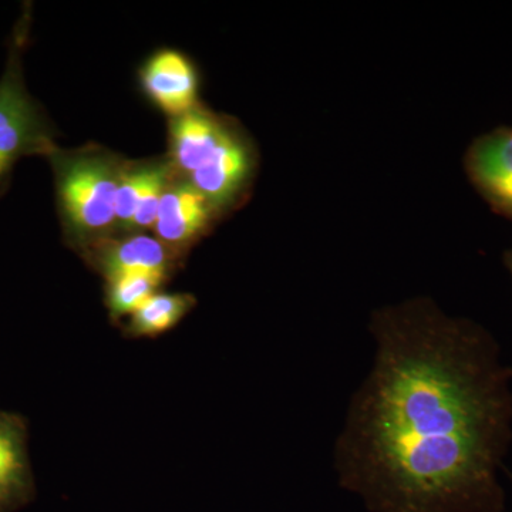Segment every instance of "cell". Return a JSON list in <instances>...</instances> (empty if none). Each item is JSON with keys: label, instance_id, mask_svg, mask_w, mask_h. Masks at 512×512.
Masks as SVG:
<instances>
[{"label": "cell", "instance_id": "5bb4252c", "mask_svg": "<svg viewBox=\"0 0 512 512\" xmlns=\"http://www.w3.org/2000/svg\"><path fill=\"white\" fill-rule=\"evenodd\" d=\"M505 265H507V268L510 269V272L512 274V249L511 251H508L507 254L504 256Z\"/></svg>", "mask_w": 512, "mask_h": 512}, {"label": "cell", "instance_id": "30bf717a", "mask_svg": "<svg viewBox=\"0 0 512 512\" xmlns=\"http://www.w3.org/2000/svg\"><path fill=\"white\" fill-rule=\"evenodd\" d=\"M194 305L184 293L157 292L131 315L130 330L134 336H157L173 329Z\"/></svg>", "mask_w": 512, "mask_h": 512}, {"label": "cell", "instance_id": "52a82bcc", "mask_svg": "<svg viewBox=\"0 0 512 512\" xmlns=\"http://www.w3.org/2000/svg\"><path fill=\"white\" fill-rule=\"evenodd\" d=\"M232 131L224 121L197 107L183 116L174 117L171 123V164L190 177L214 157Z\"/></svg>", "mask_w": 512, "mask_h": 512}, {"label": "cell", "instance_id": "277c9868", "mask_svg": "<svg viewBox=\"0 0 512 512\" xmlns=\"http://www.w3.org/2000/svg\"><path fill=\"white\" fill-rule=\"evenodd\" d=\"M252 153L237 131L225 140L207 164L190 175V183L207 198L214 210L228 207L247 188Z\"/></svg>", "mask_w": 512, "mask_h": 512}, {"label": "cell", "instance_id": "7a4b0ae2", "mask_svg": "<svg viewBox=\"0 0 512 512\" xmlns=\"http://www.w3.org/2000/svg\"><path fill=\"white\" fill-rule=\"evenodd\" d=\"M123 165L109 154L77 153L64 158L59 194L67 225L77 241L97 244L116 228V195Z\"/></svg>", "mask_w": 512, "mask_h": 512}, {"label": "cell", "instance_id": "9a60e30c", "mask_svg": "<svg viewBox=\"0 0 512 512\" xmlns=\"http://www.w3.org/2000/svg\"><path fill=\"white\" fill-rule=\"evenodd\" d=\"M504 471H505V473L508 474V477H510V480L512 481V473H511V471H508L507 468H505Z\"/></svg>", "mask_w": 512, "mask_h": 512}, {"label": "cell", "instance_id": "3957f363", "mask_svg": "<svg viewBox=\"0 0 512 512\" xmlns=\"http://www.w3.org/2000/svg\"><path fill=\"white\" fill-rule=\"evenodd\" d=\"M466 167L488 204L512 221V128H497L474 141Z\"/></svg>", "mask_w": 512, "mask_h": 512}, {"label": "cell", "instance_id": "8992f818", "mask_svg": "<svg viewBox=\"0 0 512 512\" xmlns=\"http://www.w3.org/2000/svg\"><path fill=\"white\" fill-rule=\"evenodd\" d=\"M141 82L151 100L170 116L195 109L198 79L190 60L174 50L151 57L141 72Z\"/></svg>", "mask_w": 512, "mask_h": 512}, {"label": "cell", "instance_id": "8fae6325", "mask_svg": "<svg viewBox=\"0 0 512 512\" xmlns=\"http://www.w3.org/2000/svg\"><path fill=\"white\" fill-rule=\"evenodd\" d=\"M165 276L156 274H128L109 279V302L111 315H133L134 312L147 302L158 286L163 284Z\"/></svg>", "mask_w": 512, "mask_h": 512}, {"label": "cell", "instance_id": "9c48e42d", "mask_svg": "<svg viewBox=\"0 0 512 512\" xmlns=\"http://www.w3.org/2000/svg\"><path fill=\"white\" fill-rule=\"evenodd\" d=\"M97 259L107 279L128 274L167 276L173 262V249L158 238L133 234L104 244Z\"/></svg>", "mask_w": 512, "mask_h": 512}, {"label": "cell", "instance_id": "5b68a950", "mask_svg": "<svg viewBox=\"0 0 512 512\" xmlns=\"http://www.w3.org/2000/svg\"><path fill=\"white\" fill-rule=\"evenodd\" d=\"M214 212V207L190 181L170 183L161 197L154 231L164 245L175 251L200 237Z\"/></svg>", "mask_w": 512, "mask_h": 512}, {"label": "cell", "instance_id": "4fadbf2b", "mask_svg": "<svg viewBox=\"0 0 512 512\" xmlns=\"http://www.w3.org/2000/svg\"><path fill=\"white\" fill-rule=\"evenodd\" d=\"M22 473V457L15 434L0 426V495L18 483Z\"/></svg>", "mask_w": 512, "mask_h": 512}, {"label": "cell", "instance_id": "ba28073f", "mask_svg": "<svg viewBox=\"0 0 512 512\" xmlns=\"http://www.w3.org/2000/svg\"><path fill=\"white\" fill-rule=\"evenodd\" d=\"M39 123L29 97L12 77L0 83V178L36 144Z\"/></svg>", "mask_w": 512, "mask_h": 512}, {"label": "cell", "instance_id": "6da1fadb", "mask_svg": "<svg viewBox=\"0 0 512 512\" xmlns=\"http://www.w3.org/2000/svg\"><path fill=\"white\" fill-rule=\"evenodd\" d=\"M375 362L336 447L340 485L373 512H503L512 369L487 329L433 302L373 315Z\"/></svg>", "mask_w": 512, "mask_h": 512}, {"label": "cell", "instance_id": "7c38bea8", "mask_svg": "<svg viewBox=\"0 0 512 512\" xmlns=\"http://www.w3.org/2000/svg\"><path fill=\"white\" fill-rule=\"evenodd\" d=\"M157 163L123 165L116 195V228L131 232L144 188Z\"/></svg>", "mask_w": 512, "mask_h": 512}]
</instances>
